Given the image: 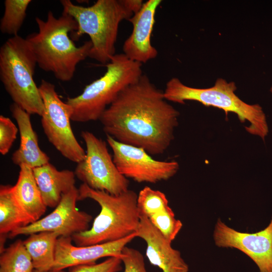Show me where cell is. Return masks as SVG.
<instances>
[{
	"instance_id": "1",
	"label": "cell",
	"mask_w": 272,
	"mask_h": 272,
	"mask_svg": "<svg viewBox=\"0 0 272 272\" xmlns=\"http://www.w3.org/2000/svg\"><path fill=\"white\" fill-rule=\"evenodd\" d=\"M179 112L149 77L124 89L99 119L104 132L116 141L150 155L163 154L174 139Z\"/></svg>"
},
{
	"instance_id": "2",
	"label": "cell",
	"mask_w": 272,
	"mask_h": 272,
	"mask_svg": "<svg viewBox=\"0 0 272 272\" xmlns=\"http://www.w3.org/2000/svg\"><path fill=\"white\" fill-rule=\"evenodd\" d=\"M35 21L38 32L29 34L26 39L37 64L44 71L52 73L57 80L71 81L77 65L89 57L91 41L79 47L75 45L69 33L78 29V23L64 12L57 18L49 11L46 20L36 17Z\"/></svg>"
},
{
	"instance_id": "3",
	"label": "cell",
	"mask_w": 272,
	"mask_h": 272,
	"mask_svg": "<svg viewBox=\"0 0 272 272\" xmlns=\"http://www.w3.org/2000/svg\"><path fill=\"white\" fill-rule=\"evenodd\" d=\"M78 189L79 200L90 198L101 207L90 229L74 234L76 245H92L113 242L136 233L141 215L138 207V194L128 189L118 195L93 189L84 183Z\"/></svg>"
},
{
	"instance_id": "4",
	"label": "cell",
	"mask_w": 272,
	"mask_h": 272,
	"mask_svg": "<svg viewBox=\"0 0 272 272\" xmlns=\"http://www.w3.org/2000/svg\"><path fill=\"white\" fill-rule=\"evenodd\" d=\"M63 12L71 16L78 28L73 34L78 40L84 34L90 38L92 46L89 57L107 64L115 53L119 24L133 14L125 6L124 0H97L91 6L76 5L70 0L60 1Z\"/></svg>"
},
{
	"instance_id": "5",
	"label": "cell",
	"mask_w": 272,
	"mask_h": 272,
	"mask_svg": "<svg viewBox=\"0 0 272 272\" xmlns=\"http://www.w3.org/2000/svg\"><path fill=\"white\" fill-rule=\"evenodd\" d=\"M237 89L233 82L218 79L210 88H197L184 85L177 78H172L163 91L165 98L170 102L183 104L186 101H195L206 106L224 110L226 114H236L241 123L248 121L245 129L249 133L258 136L263 140L268 133L266 115L258 104H249L235 94Z\"/></svg>"
},
{
	"instance_id": "6",
	"label": "cell",
	"mask_w": 272,
	"mask_h": 272,
	"mask_svg": "<svg viewBox=\"0 0 272 272\" xmlns=\"http://www.w3.org/2000/svg\"><path fill=\"white\" fill-rule=\"evenodd\" d=\"M142 65L123 53L115 54L106 64V71L101 77L86 86L81 94L67 99L65 102L73 110L71 120L86 122L99 120L119 94L142 76Z\"/></svg>"
},
{
	"instance_id": "7",
	"label": "cell",
	"mask_w": 272,
	"mask_h": 272,
	"mask_svg": "<svg viewBox=\"0 0 272 272\" xmlns=\"http://www.w3.org/2000/svg\"><path fill=\"white\" fill-rule=\"evenodd\" d=\"M37 64L26 38L7 39L0 48V80L13 103L31 114L41 116L44 103L33 76Z\"/></svg>"
},
{
	"instance_id": "8",
	"label": "cell",
	"mask_w": 272,
	"mask_h": 272,
	"mask_svg": "<svg viewBox=\"0 0 272 272\" xmlns=\"http://www.w3.org/2000/svg\"><path fill=\"white\" fill-rule=\"evenodd\" d=\"M39 89L44 103L41 122L46 137L62 156L79 163L85 158L86 151L71 127L72 107L61 100L51 83L42 80Z\"/></svg>"
},
{
	"instance_id": "9",
	"label": "cell",
	"mask_w": 272,
	"mask_h": 272,
	"mask_svg": "<svg viewBox=\"0 0 272 272\" xmlns=\"http://www.w3.org/2000/svg\"><path fill=\"white\" fill-rule=\"evenodd\" d=\"M81 136L86 146L85 158L77 163L76 177L90 188L118 195L128 190L129 182L115 165L105 141L88 130Z\"/></svg>"
},
{
	"instance_id": "10",
	"label": "cell",
	"mask_w": 272,
	"mask_h": 272,
	"mask_svg": "<svg viewBox=\"0 0 272 272\" xmlns=\"http://www.w3.org/2000/svg\"><path fill=\"white\" fill-rule=\"evenodd\" d=\"M113 152V160L120 173L139 183H156L174 176L179 168L175 161L153 159L144 149L119 143L106 135Z\"/></svg>"
},
{
	"instance_id": "11",
	"label": "cell",
	"mask_w": 272,
	"mask_h": 272,
	"mask_svg": "<svg viewBox=\"0 0 272 272\" xmlns=\"http://www.w3.org/2000/svg\"><path fill=\"white\" fill-rule=\"evenodd\" d=\"M78 197V189L75 186L62 195L60 201L51 213L33 223L15 229L8 237L13 238L20 235L53 232L60 237H71L75 234L88 230L93 217L77 209Z\"/></svg>"
},
{
	"instance_id": "12",
	"label": "cell",
	"mask_w": 272,
	"mask_h": 272,
	"mask_svg": "<svg viewBox=\"0 0 272 272\" xmlns=\"http://www.w3.org/2000/svg\"><path fill=\"white\" fill-rule=\"evenodd\" d=\"M213 238L218 247L234 248L244 252L255 263L260 272H272V218L267 227L253 233L236 231L219 219Z\"/></svg>"
},
{
	"instance_id": "13",
	"label": "cell",
	"mask_w": 272,
	"mask_h": 272,
	"mask_svg": "<svg viewBox=\"0 0 272 272\" xmlns=\"http://www.w3.org/2000/svg\"><path fill=\"white\" fill-rule=\"evenodd\" d=\"M136 237L135 233L113 242L79 246L72 244L71 237H59L56 241L55 261L52 270H63L79 265L94 264L103 257L120 258L123 248Z\"/></svg>"
},
{
	"instance_id": "14",
	"label": "cell",
	"mask_w": 272,
	"mask_h": 272,
	"mask_svg": "<svg viewBox=\"0 0 272 272\" xmlns=\"http://www.w3.org/2000/svg\"><path fill=\"white\" fill-rule=\"evenodd\" d=\"M161 0H148L138 13L128 19L132 25V31L123 44V53L130 60L145 63L155 58L156 48L151 43V38L155 22L157 9Z\"/></svg>"
},
{
	"instance_id": "15",
	"label": "cell",
	"mask_w": 272,
	"mask_h": 272,
	"mask_svg": "<svg viewBox=\"0 0 272 272\" xmlns=\"http://www.w3.org/2000/svg\"><path fill=\"white\" fill-rule=\"evenodd\" d=\"M136 235L145 241L146 255L152 264L163 272H188V265L180 251L172 247L171 242L145 216L141 215Z\"/></svg>"
},
{
	"instance_id": "16",
	"label": "cell",
	"mask_w": 272,
	"mask_h": 272,
	"mask_svg": "<svg viewBox=\"0 0 272 272\" xmlns=\"http://www.w3.org/2000/svg\"><path fill=\"white\" fill-rule=\"evenodd\" d=\"M10 109L17 123L20 137L19 147L12 154L13 163L19 167L26 164L34 168L49 162V157L40 148L30 114L14 103Z\"/></svg>"
},
{
	"instance_id": "17",
	"label": "cell",
	"mask_w": 272,
	"mask_h": 272,
	"mask_svg": "<svg viewBox=\"0 0 272 272\" xmlns=\"http://www.w3.org/2000/svg\"><path fill=\"white\" fill-rule=\"evenodd\" d=\"M34 177L47 207L55 208L62 196L75 187V174L70 170H58L50 162L33 168Z\"/></svg>"
},
{
	"instance_id": "18",
	"label": "cell",
	"mask_w": 272,
	"mask_h": 272,
	"mask_svg": "<svg viewBox=\"0 0 272 272\" xmlns=\"http://www.w3.org/2000/svg\"><path fill=\"white\" fill-rule=\"evenodd\" d=\"M13 191L16 199L33 221L40 219L46 211L40 191L36 182L33 168L23 164Z\"/></svg>"
},
{
	"instance_id": "19",
	"label": "cell",
	"mask_w": 272,
	"mask_h": 272,
	"mask_svg": "<svg viewBox=\"0 0 272 272\" xmlns=\"http://www.w3.org/2000/svg\"><path fill=\"white\" fill-rule=\"evenodd\" d=\"M33 222L21 207L13 191V186H0L1 249H4L6 237L15 229Z\"/></svg>"
},
{
	"instance_id": "20",
	"label": "cell",
	"mask_w": 272,
	"mask_h": 272,
	"mask_svg": "<svg viewBox=\"0 0 272 272\" xmlns=\"http://www.w3.org/2000/svg\"><path fill=\"white\" fill-rule=\"evenodd\" d=\"M59 235L53 232L31 234L23 241L35 269L51 270L55 261L56 241Z\"/></svg>"
},
{
	"instance_id": "21",
	"label": "cell",
	"mask_w": 272,
	"mask_h": 272,
	"mask_svg": "<svg viewBox=\"0 0 272 272\" xmlns=\"http://www.w3.org/2000/svg\"><path fill=\"white\" fill-rule=\"evenodd\" d=\"M34 269L32 259L21 240L1 253L0 272H33Z\"/></svg>"
},
{
	"instance_id": "22",
	"label": "cell",
	"mask_w": 272,
	"mask_h": 272,
	"mask_svg": "<svg viewBox=\"0 0 272 272\" xmlns=\"http://www.w3.org/2000/svg\"><path fill=\"white\" fill-rule=\"evenodd\" d=\"M31 0H5L4 13L0 21V30L3 34L18 35Z\"/></svg>"
},
{
	"instance_id": "23",
	"label": "cell",
	"mask_w": 272,
	"mask_h": 272,
	"mask_svg": "<svg viewBox=\"0 0 272 272\" xmlns=\"http://www.w3.org/2000/svg\"><path fill=\"white\" fill-rule=\"evenodd\" d=\"M137 203L140 215L147 218L169 207L164 193L148 186L144 187L138 194Z\"/></svg>"
},
{
	"instance_id": "24",
	"label": "cell",
	"mask_w": 272,
	"mask_h": 272,
	"mask_svg": "<svg viewBox=\"0 0 272 272\" xmlns=\"http://www.w3.org/2000/svg\"><path fill=\"white\" fill-rule=\"evenodd\" d=\"M148 219L171 243L182 227V222L175 218L174 213L170 207L159 211Z\"/></svg>"
},
{
	"instance_id": "25",
	"label": "cell",
	"mask_w": 272,
	"mask_h": 272,
	"mask_svg": "<svg viewBox=\"0 0 272 272\" xmlns=\"http://www.w3.org/2000/svg\"><path fill=\"white\" fill-rule=\"evenodd\" d=\"M18 128L9 117L0 116V153L7 154L16 139Z\"/></svg>"
},
{
	"instance_id": "26",
	"label": "cell",
	"mask_w": 272,
	"mask_h": 272,
	"mask_svg": "<svg viewBox=\"0 0 272 272\" xmlns=\"http://www.w3.org/2000/svg\"><path fill=\"white\" fill-rule=\"evenodd\" d=\"M123 263V272H147L144 258L138 250L125 246L120 257Z\"/></svg>"
},
{
	"instance_id": "27",
	"label": "cell",
	"mask_w": 272,
	"mask_h": 272,
	"mask_svg": "<svg viewBox=\"0 0 272 272\" xmlns=\"http://www.w3.org/2000/svg\"><path fill=\"white\" fill-rule=\"evenodd\" d=\"M121 262L119 258L110 257L98 264H82L72 267L70 272H118L121 269Z\"/></svg>"
},
{
	"instance_id": "28",
	"label": "cell",
	"mask_w": 272,
	"mask_h": 272,
	"mask_svg": "<svg viewBox=\"0 0 272 272\" xmlns=\"http://www.w3.org/2000/svg\"><path fill=\"white\" fill-rule=\"evenodd\" d=\"M124 3L133 14L140 11L144 3L142 0H124Z\"/></svg>"
},
{
	"instance_id": "29",
	"label": "cell",
	"mask_w": 272,
	"mask_h": 272,
	"mask_svg": "<svg viewBox=\"0 0 272 272\" xmlns=\"http://www.w3.org/2000/svg\"><path fill=\"white\" fill-rule=\"evenodd\" d=\"M33 272H64V271L63 270H49V271H40V270H38L34 269Z\"/></svg>"
},
{
	"instance_id": "30",
	"label": "cell",
	"mask_w": 272,
	"mask_h": 272,
	"mask_svg": "<svg viewBox=\"0 0 272 272\" xmlns=\"http://www.w3.org/2000/svg\"><path fill=\"white\" fill-rule=\"evenodd\" d=\"M270 92L272 93V87H271L270 88Z\"/></svg>"
}]
</instances>
